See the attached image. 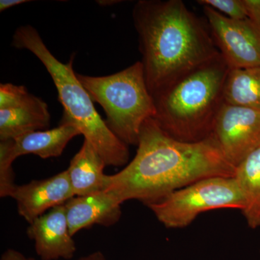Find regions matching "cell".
<instances>
[{
    "label": "cell",
    "instance_id": "obj_1",
    "mask_svg": "<svg viewBox=\"0 0 260 260\" xmlns=\"http://www.w3.org/2000/svg\"><path fill=\"white\" fill-rule=\"evenodd\" d=\"M236 167L211 138L186 143L172 138L153 118L143 124L134 158L122 170L108 175L105 191L122 204L145 205L206 178L234 177Z\"/></svg>",
    "mask_w": 260,
    "mask_h": 260
},
{
    "label": "cell",
    "instance_id": "obj_2",
    "mask_svg": "<svg viewBox=\"0 0 260 260\" xmlns=\"http://www.w3.org/2000/svg\"><path fill=\"white\" fill-rule=\"evenodd\" d=\"M133 16L151 95L220 55L211 34L181 0H140Z\"/></svg>",
    "mask_w": 260,
    "mask_h": 260
},
{
    "label": "cell",
    "instance_id": "obj_3",
    "mask_svg": "<svg viewBox=\"0 0 260 260\" xmlns=\"http://www.w3.org/2000/svg\"><path fill=\"white\" fill-rule=\"evenodd\" d=\"M229 68L221 55L152 95L158 125L172 138L196 143L209 138L224 103Z\"/></svg>",
    "mask_w": 260,
    "mask_h": 260
},
{
    "label": "cell",
    "instance_id": "obj_4",
    "mask_svg": "<svg viewBox=\"0 0 260 260\" xmlns=\"http://www.w3.org/2000/svg\"><path fill=\"white\" fill-rule=\"evenodd\" d=\"M12 45L32 53L45 67L54 82L64 113L61 123L75 126L92 145L107 166L122 167L129 160L128 145L121 141L94 107L93 102L73 69L74 56L63 63L51 54L37 29L23 25L16 29Z\"/></svg>",
    "mask_w": 260,
    "mask_h": 260
},
{
    "label": "cell",
    "instance_id": "obj_5",
    "mask_svg": "<svg viewBox=\"0 0 260 260\" xmlns=\"http://www.w3.org/2000/svg\"><path fill=\"white\" fill-rule=\"evenodd\" d=\"M77 76L93 102L104 109L112 133L125 144L138 145L143 124L156 114L142 61L107 76Z\"/></svg>",
    "mask_w": 260,
    "mask_h": 260
},
{
    "label": "cell",
    "instance_id": "obj_6",
    "mask_svg": "<svg viewBox=\"0 0 260 260\" xmlns=\"http://www.w3.org/2000/svg\"><path fill=\"white\" fill-rule=\"evenodd\" d=\"M147 206L164 226L181 229L209 210H243L245 200L235 177H215L196 181Z\"/></svg>",
    "mask_w": 260,
    "mask_h": 260
},
{
    "label": "cell",
    "instance_id": "obj_7",
    "mask_svg": "<svg viewBox=\"0 0 260 260\" xmlns=\"http://www.w3.org/2000/svg\"><path fill=\"white\" fill-rule=\"evenodd\" d=\"M210 34L229 69L260 67V26L250 19L233 20L204 7Z\"/></svg>",
    "mask_w": 260,
    "mask_h": 260
},
{
    "label": "cell",
    "instance_id": "obj_8",
    "mask_svg": "<svg viewBox=\"0 0 260 260\" xmlns=\"http://www.w3.org/2000/svg\"><path fill=\"white\" fill-rule=\"evenodd\" d=\"M210 138L225 158L237 167L260 147V111L223 103Z\"/></svg>",
    "mask_w": 260,
    "mask_h": 260
},
{
    "label": "cell",
    "instance_id": "obj_9",
    "mask_svg": "<svg viewBox=\"0 0 260 260\" xmlns=\"http://www.w3.org/2000/svg\"><path fill=\"white\" fill-rule=\"evenodd\" d=\"M47 103L23 85H0V140L14 139L50 126Z\"/></svg>",
    "mask_w": 260,
    "mask_h": 260
},
{
    "label": "cell",
    "instance_id": "obj_10",
    "mask_svg": "<svg viewBox=\"0 0 260 260\" xmlns=\"http://www.w3.org/2000/svg\"><path fill=\"white\" fill-rule=\"evenodd\" d=\"M80 135L75 126L60 123L54 129L0 140V173L5 175L13 173V162L22 155L31 154L44 159L60 156L70 140Z\"/></svg>",
    "mask_w": 260,
    "mask_h": 260
},
{
    "label": "cell",
    "instance_id": "obj_11",
    "mask_svg": "<svg viewBox=\"0 0 260 260\" xmlns=\"http://www.w3.org/2000/svg\"><path fill=\"white\" fill-rule=\"evenodd\" d=\"M74 197L65 170L47 179L17 185L10 198L16 201L18 213L30 223L53 208L64 205Z\"/></svg>",
    "mask_w": 260,
    "mask_h": 260
},
{
    "label": "cell",
    "instance_id": "obj_12",
    "mask_svg": "<svg viewBox=\"0 0 260 260\" xmlns=\"http://www.w3.org/2000/svg\"><path fill=\"white\" fill-rule=\"evenodd\" d=\"M27 235L35 243L42 260L70 259L76 246L70 232L64 205H59L29 223Z\"/></svg>",
    "mask_w": 260,
    "mask_h": 260
},
{
    "label": "cell",
    "instance_id": "obj_13",
    "mask_svg": "<svg viewBox=\"0 0 260 260\" xmlns=\"http://www.w3.org/2000/svg\"><path fill=\"white\" fill-rule=\"evenodd\" d=\"M121 203L107 191L74 197L64 204L70 232L77 233L94 225L111 226L121 218Z\"/></svg>",
    "mask_w": 260,
    "mask_h": 260
},
{
    "label": "cell",
    "instance_id": "obj_14",
    "mask_svg": "<svg viewBox=\"0 0 260 260\" xmlns=\"http://www.w3.org/2000/svg\"><path fill=\"white\" fill-rule=\"evenodd\" d=\"M105 161L95 148L84 140L79 151L72 158L67 169L75 197L105 191L108 175L104 173Z\"/></svg>",
    "mask_w": 260,
    "mask_h": 260
},
{
    "label": "cell",
    "instance_id": "obj_15",
    "mask_svg": "<svg viewBox=\"0 0 260 260\" xmlns=\"http://www.w3.org/2000/svg\"><path fill=\"white\" fill-rule=\"evenodd\" d=\"M237 179L244 200L242 210L251 229L260 226V147L236 167Z\"/></svg>",
    "mask_w": 260,
    "mask_h": 260
},
{
    "label": "cell",
    "instance_id": "obj_16",
    "mask_svg": "<svg viewBox=\"0 0 260 260\" xmlns=\"http://www.w3.org/2000/svg\"><path fill=\"white\" fill-rule=\"evenodd\" d=\"M224 103L260 111V67L229 69L223 89Z\"/></svg>",
    "mask_w": 260,
    "mask_h": 260
},
{
    "label": "cell",
    "instance_id": "obj_17",
    "mask_svg": "<svg viewBox=\"0 0 260 260\" xmlns=\"http://www.w3.org/2000/svg\"><path fill=\"white\" fill-rule=\"evenodd\" d=\"M198 3L233 20L248 18L244 0H200Z\"/></svg>",
    "mask_w": 260,
    "mask_h": 260
},
{
    "label": "cell",
    "instance_id": "obj_18",
    "mask_svg": "<svg viewBox=\"0 0 260 260\" xmlns=\"http://www.w3.org/2000/svg\"><path fill=\"white\" fill-rule=\"evenodd\" d=\"M248 18L260 26V0H244Z\"/></svg>",
    "mask_w": 260,
    "mask_h": 260
},
{
    "label": "cell",
    "instance_id": "obj_19",
    "mask_svg": "<svg viewBox=\"0 0 260 260\" xmlns=\"http://www.w3.org/2000/svg\"><path fill=\"white\" fill-rule=\"evenodd\" d=\"M0 260H36L34 258L26 257L20 251L8 249L3 253Z\"/></svg>",
    "mask_w": 260,
    "mask_h": 260
},
{
    "label": "cell",
    "instance_id": "obj_20",
    "mask_svg": "<svg viewBox=\"0 0 260 260\" xmlns=\"http://www.w3.org/2000/svg\"><path fill=\"white\" fill-rule=\"evenodd\" d=\"M28 0H1L0 1V12L10 9L17 5L30 3Z\"/></svg>",
    "mask_w": 260,
    "mask_h": 260
},
{
    "label": "cell",
    "instance_id": "obj_21",
    "mask_svg": "<svg viewBox=\"0 0 260 260\" xmlns=\"http://www.w3.org/2000/svg\"><path fill=\"white\" fill-rule=\"evenodd\" d=\"M77 260H107L105 256L101 251H94L88 255L82 256Z\"/></svg>",
    "mask_w": 260,
    "mask_h": 260
}]
</instances>
